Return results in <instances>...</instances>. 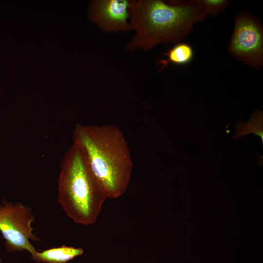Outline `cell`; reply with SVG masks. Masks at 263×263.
<instances>
[{
	"label": "cell",
	"instance_id": "cell-1",
	"mask_svg": "<svg viewBox=\"0 0 263 263\" xmlns=\"http://www.w3.org/2000/svg\"><path fill=\"white\" fill-rule=\"evenodd\" d=\"M73 140L83 150L108 198L121 196L129 187L133 164L128 143L120 129L112 124H76Z\"/></svg>",
	"mask_w": 263,
	"mask_h": 263
},
{
	"label": "cell",
	"instance_id": "cell-2",
	"mask_svg": "<svg viewBox=\"0 0 263 263\" xmlns=\"http://www.w3.org/2000/svg\"><path fill=\"white\" fill-rule=\"evenodd\" d=\"M129 10L131 29L135 32L126 47L131 51H147L159 43H177L207 17L192 0L171 4L159 0H130Z\"/></svg>",
	"mask_w": 263,
	"mask_h": 263
},
{
	"label": "cell",
	"instance_id": "cell-3",
	"mask_svg": "<svg viewBox=\"0 0 263 263\" xmlns=\"http://www.w3.org/2000/svg\"><path fill=\"white\" fill-rule=\"evenodd\" d=\"M57 189L58 202L67 216L75 223L84 225L96 222L108 199L83 150L74 142L62 159Z\"/></svg>",
	"mask_w": 263,
	"mask_h": 263
},
{
	"label": "cell",
	"instance_id": "cell-4",
	"mask_svg": "<svg viewBox=\"0 0 263 263\" xmlns=\"http://www.w3.org/2000/svg\"><path fill=\"white\" fill-rule=\"evenodd\" d=\"M35 221L31 209L22 203L6 200L0 203V232L7 252L26 250L32 255L37 251L30 242L39 241L33 233Z\"/></svg>",
	"mask_w": 263,
	"mask_h": 263
},
{
	"label": "cell",
	"instance_id": "cell-5",
	"mask_svg": "<svg viewBox=\"0 0 263 263\" xmlns=\"http://www.w3.org/2000/svg\"><path fill=\"white\" fill-rule=\"evenodd\" d=\"M230 53L257 70L263 64V32L261 23L251 14L241 11L235 18Z\"/></svg>",
	"mask_w": 263,
	"mask_h": 263
},
{
	"label": "cell",
	"instance_id": "cell-6",
	"mask_svg": "<svg viewBox=\"0 0 263 263\" xmlns=\"http://www.w3.org/2000/svg\"><path fill=\"white\" fill-rule=\"evenodd\" d=\"M128 0H96L90 5L89 17L100 29L108 32L131 30Z\"/></svg>",
	"mask_w": 263,
	"mask_h": 263
},
{
	"label": "cell",
	"instance_id": "cell-7",
	"mask_svg": "<svg viewBox=\"0 0 263 263\" xmlns=\"http://www.w3.org/2000/svg\"><path fill=\"white\" fill-rule=\"evenodd\" d=\"M82 248L67 246L52 248L39 252L37 251L31 255L32 259L38 263H66L83 254Z\"/></svg>",
	"mask_w": 263,
	"mask_h": 263
},
{
	"label": "cell",
	"instance_id": "cell-8",
	"mask_svg": "<svg viewBox=\"0 0 263 263\" xmlns=\"http://www.w3.org/2000/svg\"><path fill=\"white\" fill-rule=\"evenodd\" d=\"M164 55L167 58L159 60L158 64L161 66L160 70L168 67L169 63L179 65L189 63L193 57V51L190 45L185 43H178L169 49Z\"/></svg>",
	"mask_w": 263,
	"mask_h": 263
},
{
	"label": "cell",
	"instance_id": "cell-9",
	"mask_svg": "<svg viewBox=\"0 0 263 263\" xmlns=\"http://www.w3.org/2000/svg\"><path fill=\"white\" fill-rule=\"evenodd\" d=\"M196 6L206 14L216 15L229 4L228 0H192Z\"/></svg>",
	"mask_w": 263,
	"mask_h": 263
}]
</instances>
